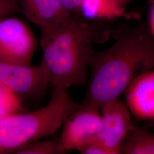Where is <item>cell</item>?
<instances>
[{"mask_svg": "<svg viewBox=\"0 0 154 154\" xmlns=\"http://www.w3.org/2000/svg\"><path fill=\"white\" fill-rule=\"evenodd\" d=\"M114 37L113 44L95 51L88 61L91 77L83 106L99 109L118 98L136 77L154 69V35L147 24L121 26Z\"/></svg>", "mask_w": 154, "mask_h": 154, "instance_id": "6da1fadb", "label": "cell"}, {"mask_svg": "<svg viewBox=\"0 0 154 154\" xmlns=\"http://www.w3.org/2000/svg\"><path fill=\"white\" fill-rule=\"evenodd\" d=\"M104 21H89L77 13L57 28L41 33L40 45L50 83L67 90L87 81L88 61L93 44L104 35Z\"/></svg>", "mask_w": 154, "mask_h": 154, "instance_id": "7a4b0ae2", "label": "cell"}, {"mask_svg": "<svg viewBox=\"0 0 154 154\" xmlns=\"http://www.w3.org/2000/svg\"><path fill=\"white\" fill-rule=\"evenodd\" d=\"M81 106L71 99L66 90L54 87L44 107L0 120V154L14 153L25 145L53 135Z\"/></svg>", "mask_w": 154, "mask_h": 154, "instance_id": "3957f363", "label": "cell"}, {"mask_svg": "<svg viewBox=\"0 0 154 154\" xmlns=\"http://www.w3.org/2000/svg\"><path fill=\"white\" fill-rule=\"evenodd\" d=\"M37 47L31 29L15 17L0 20V63L31 65Z\"/></svg>", "mask_w": 154, "mask_h": 154, "instance_id": "277c9868", "label": "cell"}, {"mask_svg": "<svg viewBox=\"0 0 154 154\" xmlns=\"http://www.w3.org/2000/svg\"><path fill=\"white\" fill-rule=\"evenodd\" d=\"M100 109L81 105L63 124L60 140L67 151H81L97 138L102 128Z\"/></svg>", "mask_w": 154, "mask_h": 154, "instance_id": "5b68a950", "label": "cell"}, {"mask_svg": "<svg viewBox=\"0 0 154 154\" xmlns=\"http://www.w3.org/2000/svg\"><path fill=\"white\" fill-rule=\"evenodd\" d=\"M99 109L102 116V128L93 141L116 149L121 154L122 143L135 126L131 121L130 111L118 98L106 102Z\"/></svg>", "mask_w": 154, "mask_h": 154, "instance_id": "8992f818", "label": "cell"}, {"mask_svg": "<svg viewBox=\"0 0 154 154\" xmlns=\"http://www.w3.org/2000/svg\"><path fill=\"white\" fill-rule=\"evenodd\" d=\"M49 84V74L42 61L38 66L0 63V86L17 95L38 93Z\"/></svg>", "mask_w": 154, "mask_h": 154, "instance_id": "52a82bcc", "label": "cell"}, {"mask_svg": "<svg viewBox=\"0 0 154 154\" xmlns=\"http://www.w3.org/2000/svg\"><path fill=\"white\" fill-rule=\"evenodd\" d=\"M20 13L38 26L41 33L49 32L65 22L72 13L59 0H17Z\"/></svg>", "mask_w": 154, "mask_h": 154, "instance_id": "ba28073f", "label": "cell"}, {"mask_svg": "<svg viewBox=\"0 0 154 154\" xmlns=\"http://www.w3.org/2000/svg\"><path fill=\"white\" fill-rule=\"evenodd\" d=\"M125 91L127 106L134 116L154 121V69L136 77Z\"/></svg>", "mask_w": 154, "mask_h": 154, "instance_id": "9c48e42d", "label": "cell"}, {"mask_svg": "<svg viewBox=\"0 0 154 154\" xmlns=\"http://www.w3.org/2000/svg\"><path fill=\"white\" fill-rule=\"evenodd\" d=\"M78 14L89 21H109L116 18L137 19L138 15L122 8L116 0H83Z\"/></svg>", "mask_w": 154, "mask_h": 154, "instance_id": "30bf717a", "label": "cell"}, {"mask_svg": "<svg viewBox=\"0 0 154 154\" xmlns=\"http://www.w3.org/2000/svg\"><path fill=\"white\" fill-rule=\"evenodd\" d=\"M120 148L121 154H154V133L135 125Z\"/></svg>", "mask_w": 154, "mask_h": 154, "instance_id": "8fae6325", "label": "cell"}, {"mask_svg": "<svg viewBox=\"0 0 154 154\" xmlns=\"http://www.w3.org/2000/svg\"><path fill=\"white\" fill-rule=\"evenodd\" d=\"M67 150L64 148L60 138L53 140L34 142L25 145L18 149L17 154H63Z\"/></svg>", "mask_w": 154, "mask_h": 154, "instance_id": "7c38bea8", "label": "cell"}, {"mask_svg": "<svg viewBox=\"0 0 154 154\" xmlns=\"http://www.w3.org/2000/svg\"><path fill=\"white\" fill-rule=\"evenodd\" d=\"M22 106L18 95L0 86V120L20 113Z\"/></svg>", "mask_w": 154, "mask_h": 154, "instance_id": "4fadbf2b", "label": "cell"}, {"mask_svg": "<svg viewBox=\"0 0 154 154\" xmlns=\"http://www.w3.org/2000/svg\"><path fill=\"white\" fill-rule=\"evenodd\" d=\"M83 154H120L119 151L93 141L80 151Z\"/></svg>", "mask_w": 154, "mask_h": 154, "instance_id": "5bb4252c", "label": "cell"}, {"mask_svg": "<svg viewBox=\"0 0 154 154\" xmlns=\"http://www.w3.org/2000/svg\"><path fill=\"white\" fill-rule=\"evenodd\" d=\"M18 12L20 13L17 0H5L0 2V20Z\"/></svg>", "mask_w": 154, "mask_h": 154, "instance_id": "9a60e30c", "label": "cell"}, {"mask_svg": "<svg viewBox=\"0 0 154 154\" xmlns=\"http://www.w3.org/2000/svg\"><path fill=\"white\" fill-rule=\"evenodd\" d=\"M62 5L72 13L78 14L83 0H59Z\"/></svg>", "mask_w": 154, "mask_h": 154, "instance_id": "2e32d148", "label": "cell"}, {"mask_svg": "<svg viewBox=\"0 0 154 154\" xmlns=\"http://www.w3.org/2000/svg\"><path fill=\"white\" fill-rule=\"evenodd\" d=\"M152 8L149 14V23L148 24L149 29L151 33L154 35V2L152 4Z\"/></svg>", "mask_w": 154, "mask_h": 154, "instance_id": "e0dca14e", "label": "cell"}, {"mask_svg": "<svg viewBox=\"0 0 154 154\" xmlns=\"http://www.w3.org/2000/svg\"><path fill=\"white\" fill-rule=\"evenodd\" d=\"M118 4L124 9H126L127 6L132 1V0H116Z\"/></svg>", "mask_w": 154, "mask_h": 154, "instance_id": "ac0fdd59", "label": "cell"}, {"mask_svg": "<svg viewBox=\"0 0 154 154\" xmlns=\"http://www.w3.org/2000/svg\"><path fill=\"white\" fill-rule=\"evenodd\" d=\"M147 2H148L149 4L151 5L152 3H154V0H147Z\"/></svg>", "mask_w": 154, "mask_h": 154, "instance_id": "d6986e66", "label": "cell"}, {"mask_svg": "<svg viewBox=\"0 0 154 154\" xmlns=\"http://www.w3.org/2000/svg\"><path fill=\"white\" fill-rule=\"evenodd\" d=\"M5 1V0H0V2H2V1Z\"/></svg>", "mask_w": 154, "mask_h": 154, "instance_id": "ffe728a7", "label": "cell"}, {"mask_svg": "<svg viewBox=\"0 0 154 154\" xmlns=\"http://www.w3.org/2000/svg\"><path fill=\"white\" fill-rule=\"evenodd\" d=\"M153 127H154V123H153Z\"/></svg>", "mask_w": 154, "mask_h": 154, "instance_id": "44dd1931", "label": "cell"}]
</instances>
